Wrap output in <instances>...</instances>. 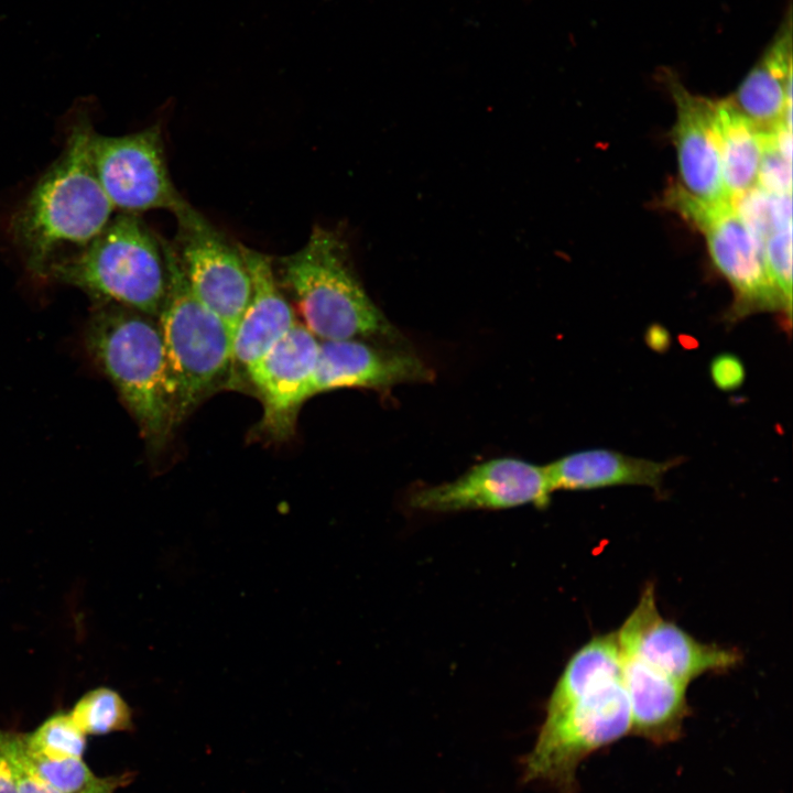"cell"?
<instances>
[{"label":"cell","instance_id":"obj_1","mask_svg":"<svg viewBox=\"0 0 793 793\" xmlns=\"http://www.w3.org/2000/svg\"><path fill=\"white\" fill-rule=\"evenodd\" d=\"M91 129L86 119L75 122L59 156L11 216V240L37 278L88 246L112 218L89 159Z\"/></svg>","mask_w":793,"mask_h":793},{"label":"cell","instance_id":"obj_2","mask_svg":"<svg viewBox=\"0 0 793 793\" xmlns=\"http://www.w3.org/2000/svg\"><path fill=\"white\" fill-rule=\"evenodd\" d=\"M86 346L152 446L175 425L174 391L155 318L117 303H95Z\"/></svg>","mask_w":793,"mask_h":793},{"label":"cell","instance_id":"obj_3","mask_svg":"<svg viewBox=\"0 0 793 793\" xmlns=\"http://www.w3.org/2000/svg\"><path fill=\"white\" fill-rule=\"evenodd\" d=\"M44 279L75 286L95 303L157 318L167 289L164 245L138 214L119 213L88 246L53 263Z\"/></svg>","mask_w":793,"mask_h":793},{"label":"cell","instance_id":"obj_4","mask_svg":"<svg viewBox=\"0 0 793 793\" xmlns=\"http://www.w3.org/2000/svg\"><path fill=\"white\" fill-rule=\"evenodd\" d=\"M349 256L340 233L316 226L300 250L281 259L283 280L304 326L322 340L397 338V329L362 287Z\"/></svg>","mask_w":793,"mask_h":793},{"label":"cell","instance_id":"obj_5","mask_svg":"<svg viewBox=\"0 0 793 793\" xmlns=\"http://www.w3.org/2000/svg\"><path fill=\"white\" fill-rule=\"evenodd\" d=\"M163 245L167 289L157 324L173 384L176 424L231 370L232 337L191 290L173 247Z\"/></svg>","mask_w":793,"mask_h":793},{"label":"cell","instance_id":"obj_6","mask_svg":"<svg viewBox=\"0 0 793 793\" xmlns=\"http://www.w3.org/2000/svg\"><path fill=\"white\" fill-rule=\"evenodd\" d=\"M631 731V713L622 678L545 710L533 749L522 759L523 782L546 784L557 793H576V770L594 751Z\"/></svg>","mask_w":793,"mask_h":793},{"label":"cell","instance_id":"obj_7","mask_svg":"<svg viewBox=\"0 0 793 793\" xmlns=\"http://www.w3.org/2000/svg\"><path fill=\"white\" fill-rule=\"evenodd\" d=\"M663 204L704 236L714 265L729 283L734 301L725 319L734 324L756 313H779L781 326L790 334L792 307L772 279L761 246L732 204L700 199L680 183L667 187Z\"/></svg>","mask_w":793,"mask_h":793},{"label":"cell","instance_id":"obj_8","mask_svg":"<svg viewBox=\"0 0 793 793\" xmlns=\"http://www.w3.org/2000/svg\"><path fill=\"white\" fill-rule=\"evenodd\" d=\"M88 152L95 175L113 209L138 215L167 209L175 216L189 205L171 180L157 124L117 137L91 129Z\"/></svg>","mask_w":793,"mask_h":793},{"label":"cell","instance_id":"obj_9","mask_svg":"<svg viewBox=\"0 0 793 793\" xmlns=\"http://www.w3.org/2000/svg\"><path fill=\"white\" fill-rule=\"evenodd\" d=\"M175 217L177 236L173 249L187 283L233 337L252 292L240 247L230 243L191 205Z\"/></svg>","mask_w":793,"mask_h":793},{"label":"cell","instance_id":"obj_10","mask_svg":"<svg viewBox=\"0 0 793 793\" xmlns=\"http://www.w3.org/2000/svg\"><path fill=\"white\" fill-rule=\"evenodd\" d=\"M617 637L622 653L685 685L703 674L730 670L741 661L738 650L700 642L664 619L652 583L645 585Z\"/></svg>","mask_w":793,"mask_h":793},{"label":"cell","instance_id":"obj_11","mask_svg":"<svg viewBox=\"0 0 793 793\" xmlns=\"http://www.w3.org/2000/svg\"><path fill=\"white\" fill-rule=\"evenodd\" d=\"M552 490L544 466L513 458H495L474 466L457 479L421 488L409 499L427 512L500 510L525 504L547 507Z\"/></svg>","mask_w":793,"mask_h":793},{"label":"cell","instance_id":"obj_12","mask_svg":"<svg viewBox=\"0 0 793 793\" xmlns=\"http://www.w3.org/2000/svg\"><path fill=\"white\" fill-rule=\"evenodd\" d=\"M319 341L296 322L246 373L264 408L263 427L283 436L293 425L301 404L308 399Z\"/></svg>","mask_w":793,"mask_h":793},{"label":"cell","instance_id":"obj_13","mask_svg":"<svg viewBox=\"0 0 793 793\" xmlns=\"http://www.w3.org/2000/svg\"><path fill=\"white\" fill-rule=\"evenodd\" d=\"M665 79L676 107L672 140L681 186L707 202H729L721 178L716 100L691 93L671 72Z\"/></svg>","mask_w":793,"mask_h":793},{"label":"cell","instance_id":"obj_14","mask_svg":"<svg viewBox=\"0 0 793 793\" xmlns=\"http://www.w3.org/2000/svg\"><path fill=\"white\" fill-rule=\"evenodd\" d=\"M432 379L415 355L367 345L356 339L322 340L308 398L341 388H387Z\"/></svg>","mask_w":793,"mask_h":793},{"label":"cell","instance_id":"obj_15","mask_svg":"<svg viewBox=\"0 0 793 793\" xmlns=\"http://www.w3.org/2000/svg\"><path fill=\"white\" fill-rule=\"evenodd\" d=\"M239 247L250 273L252 292L232 337V366L246 371L297 321L279 287L271 259L243 245Z\"/></svg>","mask_w":793,"mask_h":793},{"label":"cell","instance_id":"obj_16","mask_svg":"<svg viewBox=\"0 0 793 793\" xmlns=\"http://www.w3.org/2000/svg\"><path fill=\"white\" fill-rule=\"evenodd\" d=\"M622 683L631 713V731L654 745L677 740L689 713L686 689L639 659L622 653Z\"/></svg>","mask_w":793,"mask_h":793},{"label":"cell","instance_id":"obj_17","mask_svg":"<svg viewBox=\"0 0 793 793\" xmlns=\"http://www.w3.org/2000/svg\"><path fill=\"white\" fill-rule=\"evenodd\" d=\"M760 130L792 122L791 12L754 66L729 97Z\"/></svg>","mask_w":793,"mask_h":793},{"label":"cell","instance_id":"obj_18","mask_svg":"<svg viewBox=\"0 0 793 793\" xmlns=\"http://www.w3.org/2000/svg\"><path fill=\"white\" fill-rule=\"evenodd\" d=\"M680 463V458L655 461L596 448L572 453L544 468L552 491L613 486H645L660 491L665 474Z\"/></svg>","mask_w":793,"mask_h":793},{"label":"cell","instance_id":"obj_19","mask_svg":"<svg viewBox=\"0 0 793 793\" xmlns=\"http://www.w3.org/2000/svg\"><path fill=\"white\" fill-rule=\"evenodd\" d=\"M721 178L728 199L757 185L761 157V130L732 104L716 100Z\"/></svg>","mask_w":793,"mask_h":793},{"label":"cell","instance_id":"obj_20","mask_svg":"<svg viewBox=\"0 0 793 793\" xmlns=\"http://www.w3.org/2000/svg\"><path fill=\"white\" fill-rule=\"evenodd\" d=\"M622 678L617 631L596 636L568 660L546 703L554 709L596 686Z\"/></svg>","mask_w":793,"mask_h":793},{"label":"cell","instance_id":"obj_21","mask_svg":"<svg viewBox=\"0 0 793 793\" xmlns=\"http://www.w3.org/2000/svg\"><path fill=\"white\" fill-rule=\"evenodd\" d=\"M69 715L85 735H107L134 729L130 706L118 692L108 687L95 688L85 694Z\"/></svg>","mask_w":793,"mask_h":793},{"label":"cell","instance_id":"obj_22","mask_svg":"<svg viewBox=\"0 0 793 793\" xmlns=\"http://www.w3.org/2000/svg\"><path fill=\"white\" fill-rule=\"evenodd\" d=\"M731 204L762 250L772 232L792 225L791 194L772 195L756 185Z\"/></svg>","mask_w":793,"mask_h":793},{"label":"cell","instance_id":"obj_23","mask_svg":"<svg viewBox=\"0 0 793 793\" xmlns=\"http://www.w3.org/2000/svg\"><path fill=\"white\" fill-rule=\"evenodd\" d=\"M757 185L772 195L792 193V134L786 128L761 130Z\"/></svg>","mask_w":793,"mask_h":793},{"label":"cell","instance_id":"obj_24","mask_svg":"<svg viewBox=\"0 0 793 793\" xmlns=\"http://www.w3.org/2000/svg\"><path fill=\"white\" fill-rule=\"evenodd\" d=\"M24 735L31 752L50 759L82 758L86 748L85 734L64 713L51 716L33 732Z\"/></svg>","mask_w":793,"mask_h":793},{"label":"cell","instance_id":"obj_25","mask_svg":"<svg viewBox=\"0 0 793 793\" xmlns=\"http://www.w3.org/2000/svg\"><path fill=\"white\" fill-rule=\"evenodd\" d=\"M26 751L41 778L61 793H79L96 779L82 758L50 759L31 752L28 747Z\"/></svg>","mask_w":793,"mask_h":793},{"label":"cell","instance_id":"obj_26","mask_svg":"<svg viewBox=\"0 0 793 793\" xmlns=\"http://www.w3.org/2000/svg\"><path fill=\"white\" fill-rule=\"evenodd\" d=\"M0 749L10 763L18 793H61L31 764L23 732L0 729Z\"/></svg>","mask_w":793,"mask_h":793},{"label":"cell","instance_id":"obj_27","mask_svg":"<svg viewBox=\"0 0 793 793\" xmlns=\"http://www.w3.org/2000/svg\"><path fill=\"white\" fill-rule=\"evenodd\" d=\"M792 225L772 232L763 245V256L769 272L792 307Z\"/></svg>","mask_w":793,"mask_h":793},{"label":"cell","instance_id":"obj_28","mask_svg":"<svg viewBox=\"0 0 793 793\" xmlns=\"http://www.w3.org/2000/svg\"><path fill=\"white\" fill-rule=\"evenodd\" d=\"M710 376L717 388L732 390L741 385L745 379V368L736 356L723 354L711 361Z\"/></svg>","mask_w":793,"mask_h":793},{"label":"cell","instance_id":"obj_29","mask_svg":"<svg viewBox=\"0 0 793 793\" xmlns=\"http://www.w3.org/2000/svg\"><path fill=\"white\" fill-rule=\"evenodd\" d=\"M134 774L124 772L121 774L97 778L79 793H115L116 790L132 782Z\"/></svg>","mask_w":793,"mask_h":793},{"label":"cell","instance_id":"obj_30","mask_svg":"<svg viewBox=\"0 0 793 793\" xmlns=\"http://www.w3.org/2000/svg\"><path fill=\"white\" fill-rule=\"evenodd\" d=\"M0 793H18L10 763L0 749Z\"/></svg>","mask_w":793,"mask_h":793},{"label":"cell","instance_id":"obj_31","mask_svg":"<svg viewBox=\"0 0 793 793\" xmlns=\"http://www.w3.org/2000/svg\"><path fill=\"white\" fill-rule=\"evenodd\" d=\"M649 345L653 349H663L669 344V334L660 326H652L647 334Z\"/></svg>","mask_w":793,"mask_h":793}]
</instances>
